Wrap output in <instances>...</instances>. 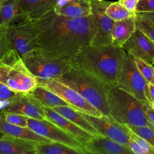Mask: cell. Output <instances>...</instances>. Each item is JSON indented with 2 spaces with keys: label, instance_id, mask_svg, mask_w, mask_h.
Segmentation results:
<instances>
[{
  "label": "cell",
  "instance_id": "obj_10",
  "mask_svg": "<svg viewBox=\"0 0 154 154\" xmlns=\"http://www.w3.org/2000/svg\"><path fill=\"white\" fill-rule=\"evenodd\" d=\"M28 127L37 134L52 141L66 144L78 150L81 154L87 153L84 145L46 119L37 120L29 117L28 119Z\"/></svg>",
  "mask_w": 154,
  "mask_h": 154
},
{
  "label": "cell",
  "instance_id": "obj_36",
  "mask_svg": "<svg viewBox=\"0 0 154 154\" xmlns=\"http://www.w3.org/2000/svg\"><path fill=\"white\" fill-rule=\"evenodd\" d=\"M139 0H119V2L128 11L136 13V8Z\"/></svg>",
  "mask_w": 154,
  "mask_h": 154
},
{
  "label": "cell",
  "instance_id": "obj_29",
  "mask_svg": "<svg viewBox=\"0 0 154 154\" xmlns=\"http://www.w3.org/2000/svg\"><path fill=\"white\" fill-rule=\"evenodd\" d=\"M128 135L134 140L146 152L147 154H154V146L137 134L133 132L126 124H122Z\"/></svg>",
  "mask_w": 154,
  "mask_h": 154
},
{
  "label": "cell",
  "instance_id": "obj_8",
  "mask_svg": "<svg viewBox=\"0 0 154 154\" xmlns=\"http://www.w3.org/2000/svg\"><path fill=\"white\" fill-rule=\"evenodd\" d=\"M38 84L57 94L73 109L88 115L101 117L103 114L76 91L56 79L37 78Z\"/></svg>",
  "mask_w": 154,
  "mask_h": 154
},
{
  "label": "cell",
  "instance_id": "obj_14",
  "mask_svg": "<svg viewBox=\"0 0 154 154\" xmlns=\"http://www.w3.org/2000/svg\"><path fill=\"white\" fill-rule=\"evenodd\" d=\"M122 48L134 57L141 58L153 64L154 42L140 30L136 28Z\"/></svg>",
  "mask_w": 154,
  "mask_h": 154
},
{
  "label": "cell",
  "instance_id": "obj_26",
  "mask_svg": "<svg viewBox=\"0 0 154 154\" xmlns=\"http://www.w3.org/2000/svg\"><path fill=\"white\" fill-rule=\"evenodd\" d=\"M106 14L114 21H119L135 16L136 13H132L126 10L119 1L111 2L105 10Z\"/></svg>",
  "mask_w": 154,
  "mask_h": 154
},
{
  "label": "cell",
  "instance_id": "obj_18",
  "mask_svg": "<svg viewBox=\"0 0 154 154\" xmlns=\"http://www.w3.org/2000/svg\"><path fill=\"white\" fill-rule=\"evenodd\" d=\"M37 143L5 135L0 139V154H37Z\"/></svg>",
  "mask_w": 154,
  "mask_h": 154
},
{
  "label": "cell",
  "instance_id": "obj_16",
  "mask_svg": "<svg viewBox=\"0 0 154 154\" xmlns=\"http://www.w3.org/2000/svg\"><path fill=\"white\" fill-rule=\"evenodd\" d=\"M46 119L75 138L83 145L89 141L93 134L84 130L51 108L45 106Z\"/></svg>",
  "mask_w": 154,
  "mask_h": 154
},
{
  "label": "cell",
  "instance_id": "obj_23",
  "mask_svg": "<svg viewBox=\"0 0 154 154\" xmlns=\"http://www.w3.org/2000/svg\"><path fill=\"white\" fill-rule=\"evenodd\" d=\"M51 109L91 134H99L96 128L82 115V114L73 108L64 105L56 106Z\"/></svg>",
  "mask_w": 154,
  "mask_h": 154
},
{
  "label": "cell",
  "instance_id": "obj_19",
  "mask_svg": "<svg viewBox=\"0 0 154 154\" xmlns=\"http://www.w3.org/2000/svg\"><path fill=\"white\" fill-rule=\"evenodd\" d=\"M0 131L6 135L31 141L37 143L52 141L37 134L28 127H21L8 123L5 120L4 112L2 110H0Z\"/></svg>",
  "mask_w": 154,
  "mask_h": 154
},
{
  "label": "cell",
  "instance_id": "obj_21",
  "mask_svg": "<svg viewBox=\"0 0 154 154\" xmlns=\"http://www.w3.org/2000/svg\"><path fill=\"white\" fill-rule=\"evenodd\" d=\"M58 14L70 19H78L91 14V0H69L61 7L54 8Z\"/></svg>",
  "mask_w": 154,
  "mask_h": 154
},
{
  "label": "cell",
  "instance_id": "obj_13",
  "mask_svg": "<svg viewBox=\"0 0 154 154\" xmlns=\"http://www.w3.org/2000/svg\"><path fill=\"white\" fill-rule=\"evenodd\" d=\"M45 106L29 93H19L11 99L10 104L4 108V112L20 114L28 117L43 120L46 119Z\"/></svg>",
  "mask_w": 154,
  "mask_h": 154
},
{
  "label": "cell",
  "instance_id": "obj_27",
  "mask_svg": "<svg viewBox=\"0 0 154 154\" xmlns=\"http://www.w3.org/2000/svg\"><path fill=\"white\" fill-rule=\"evenodd\" d=\"M136 28L146 34L154 42V23L141 13H136Z\"/></svg>",
  "mask_w": 154,
  "mask_h": 154
},
{
  "label": "cell",
  "instance_id": "obj_44",
  "mask_svg": "<svg viewBox=\"0 0 154 154\" xmlns=\"http://www.w3.org/2000/svg\"><path fill=\"white\" fill-rule=\"evenodd\" d=\"M153 84H154V78H153V82H152Z\"/></svg>",
  "mask_w": 154,
  "mask_h": 154
},
{
  "label": "cell",
  "instance_id": "obj_37",
  "mask_svg": "<svg viewBox=\"0 0 154 154\" xmlns=\"http://www.w3.org/2000/svg\"><path fill=\"white\" fill-rule=\"evenodd\" d=\"M129 143V147L133 152V153L135 154H147L146 152L144 151V150L131 137H129L128 140Z\"/></svg>",
  "mask_w": 154,
  "mask_h": 154
},
{
  "label": "cell",
  "instance_id": "obj_33",
  "mask_svg": "<svg viewBox=\"0 0 154 154\" xmlns=\"http://www.w3.org/2000/svg\"><path fill=\"white\" fill-rule=\"evenodd\" d=\"M154 12V0H139L136 13Z\"/></svg>",
  "mask_w": 154,
  "mask_h": 154
},
{
  "label": "cell",
  "instance_id": "obj_43",
  "mask_svg": "<svg viewBox=\"0 0 154 154\" xmlns=\"http://www.w3.org/2000/svg\"><path fill=\"white\" fill-rule=\"evenodd\" d=\"M149 103H150V106L152 107V108L154 109V100H152V101L150 102Z\"/></svg>",
  "mask_w": 154,
  "mask_h": 154
},
{
  "label": "cell",
  "instance_id": "obj_24",
  "mask_svg": "<svg viewBox=\"0 0 154 154\" xmlns=\"http://www.w3.org/2000/svg\"><path fill=\"white\" fill-rule=\"evenodd\" d=\"M29 94L37 99L44 106L53 108L58 106H70V105L47 88L37 85ZM71 107V106H70Z\"/></svg>",
  "mask_w": 154,
  "mask_h": 154
},
{
  "label": "cell",
  "instance_id": "obj_12",
  "mask_svg": "<svg viewBox=\"0 0 154 154\" xmlns=\"http://www.w3.org/2000/svg\"><path fill=\"white\" fill-rule=\"evenodd\" d=\"M81 113L92 124L99 134L129 147L128 143L129 136L122 125L114 120L111 116L103 115L101 117H97Z\"/></svg>",
  "mask_w": 154,
  "mask_h": 154
},
{
  "label": "cell",
  "instance_id": "obj_11",
  "mask_svg": "<svg viewBox=\"0 0 154 154\" xmlns=\"http://www.w3.org/2000/svg\"><path fill=\"white\" fill-rule=\"evenodd\" d=\"M111 2L91 0V15L96 30L90 45L93 46L111 44V32L114 20L105 13Z\"/></svg>",
  "mask_w": 154,
  "mask_h": 154
},
{
  "label": "cell",
  "instance_id": "obj_32",
  "mask_svg": "<svg viewBox=\"0 0 154 154\" xmlns=\"http://www.w3.org/2000/svg\"><path fill=\"white\" fill-rule=\"evenodd\" d=\"M11 49L7 34V28L0 27V61Z\"/></svg>",
  "mask_w": 154,
  "mask_h": 154
},
{
  "label": "cell",
  "instance_id": "obj_3",
  "mask_svg": "<svg viewBox=\"0 0 154 154\" xmlns=\"http://www.w3.org/2000/svg\"><path fill=\"white\" fill-rule=\"evenodd\" d=\"M109 115L121 124L133 126H147L154 130V126L147 119L143 110V101L126 90L116 85L107 93Z\"/></svg>",
  "mask_w": 154,
  "mask_h": 154
},
{
  "label": "cell",
  "instance_id": "obj_40",
  "mask_svg": "<svg viewBox=\"0 0 154 154\" xmlns=\"http://www.w3.org/2000/svg\"><path fill=\"white\" fill-rule=\"evenodd\" d=\"M144 16H146L148 19H149L153 23H154V12L149 13H141Z\"/></svg>",
  "mask_w": 154,
  "mask_h": 154
},
{
  "label": "cell",
  "instance_id": "obj_2",
  "mask_svg": "<svg viewBox=\"0 0 154 154\" xmlns=\"http://www.w3.org/2000/svg\"><path fill=\"white\" fill-rule=\"evenodd\" d=\"M122 48L111 44L82 46L70 60L73 67L96 79L108 88L117 85L123 54Z\"/></svg>",
  "mask_w": 154,
  "mask_h": 154
},
{
  "label": "cell",
  "instance_id": "obj_5",
  "mask_svg": "<svg viewBox=\"0 0 154 154\" xmlns=\"http://www.w3.org/2000/svg\"><path fill=\"white\" fill-rule=\"evenodd\" d=\"M0 81L20 93H29L38 84L37 78L27 68L19 53L12 48L0 61Z\"/></svg>",
  "mask_w": 154,
  "mask_h": 154
},
{
  "label": "cell",
  "instance_id": "obj_4",
  "mask_svg": "<svg viewBox=\"0 0 154 154\" xmlns=\"http://www.w3.org/2000/svg\"><path fill=\"white\" fill-rule=\"evenodd\" d=\"M56 79L76 91L105 116L109 115L107 93L109 88L88 74L73 67Z\"/></svg>",
  "mask_w": 154,
  "mask_h": 154
},
{
  "label": "cell",
  "instance_id": "obj_38",
  "mask_svg": "<svg viewBox=\"0 0 154 154\" xmlns=\"http://www.w3.org/2000/svg\"><path fill=\"white\" fill-rule=\"evenodd\" d=\"M11 102V99H0V110H3L8 106Z\"/></svg>",
  "mask_w": 154,
  "mask_h": 154
},
{
  "label": "cell",
  "instance_id": "obj_1",
  "mask_svg": "<svg viewBox=\"0 0 154 154\" xmlns=\"http://www.w3.org/2000/svg\"><path fill=\"white\" fill-rule=\"evenodd\" d=\"M38 35V49L56 58L71 60L85 45H90L96 28L92 15L70 19L54 9L32 21Z\"/></svg>",
  "mask_w": 154,
  "mask_h": 154
},
{
  "label": "cell",
  "instance_id": "obj_30",
  "mask_svg": "<svg viewBox=\"0 0 154 154\" xmlns=\"http://www.w3.org/2000/svg\"><path fill=\"white\" fill-rule=\"evenodd\" d=\"M135 133L143 137L154 146V130L147 126L128 125Z\"/></svg>",
  "mask_w": 154,
  "mask_h": 154
},
{
  "label": "cell",
  "instance_id": "obj_31",
  "mask_svg": "<svg viewBox=\"0 0 154 154\" xmlns=\"http://www.w3.org/2000/svg\"><path fill=\"white\" fill-rule=\"evenodd\" d=\"M4 117L5 120L10 124L21 127H28V119L29 117L27 116L14 112H4Z\"/></svg>",
  "mask_w": 154,
  "mask_h": 154
},
{
  "label": "cell",
  "instance_id": "obj_20",
  "mask_svg": "<svg viewBox=\"0 0 154 154\" xmlns=\"http://www.w3.org/2000/svg\"><path fill=\"white\" fill-rule=\"evenodd\" d=\"M135 15L114 22L111 32V45L113 46L122 48L135 31L136 29Z\"/></svg>",
  "mask_w": 154,
  "mask_h": 154
},
{
  "label": "cell",
  "instance_id": "obj_15",
  "mask_svg": "<svg viewBox=\"0 0 154 154\" xmlns=\"http://www.w3.org/2000/svg\"><path fill=\"white\" fill-rule=\"evenodd\" d=\"M85 147L87 153L133 154L129 147L100 134L93 135Z\"/></svg>",
  "mask_w": 154,
  "mask_h": 154
},
{
  "label": "cell",
  "instance_id": "obj_45",
  "mask_svg": "<svg viewBox=\"0 0 154 154\" xmlns=\"http://www.w3.org/2000/svg\"><path fill=\"white\" fill-rule=\"evenodd\" d=\"M97 1H105V0H97Z\"/></svg>",
  "mask_w": 154,
  "mask_h": 154
},
{
  "label": "cell",
  "instance_id": "obj_25",
  "mask_svg": "<svg viewBox=\"0 0 154 154\" xmlns=\"http://www.w3.org/2000/svg\"><path fill=\"white\" fill-rule=\"evenodd\" d=\"M36 151L37 154H81L75 149L55 141L37 143Z\"/></svg>",
  "mask_w": 154,
  "mask_h": 154
},
{
  "label": "cell",
  "instance_id": "obj_42",
  "mask_svg": "<svg viewBox=\"0 0 154 154\" xmlns=\"http://www.w3.org/2000/svg\"><path fill=\"white\" fill-rule=\"evenodd\" d=\"M5 135H6V134H5L4 133H3V132H2L1 131H0V139L2 138Z\"/></svg>",
  "mask_w": 154,
  "mask_h": 154
},
{
  "label": "cell",
  "instance_id": "obj_35",
  "mask_svg": "<svg viewBox=\"0 0 154 154\" xmlns=\"http://www.w3.org/2000/svg\"><path fill=\"white\" fill-rule=\"evenodd\" d=\"M143 106L147 119L154 126V109L147 101H143Z\"/></svg>",
  "mask_w": 154,
  "mask_h": 154
},
{
  "label": "cell",
  "instance_id": "obj_41",
  "mask_svg": "<svg viewBox=\"0 0 154 154\" xmlns=\"http://www.w3.org/2000/svg\"><path fill=\"white\" fill-rule=\"evenodd\" d=\"M5 1V0H0V11H1V7H2V5H3V4H4V2Z\"/></svg>",
  "mask_w": 154,
  "mask_h": 154
},
{
  "label": "cell",
  "instance_id": "obj_22",
  "mask_svg": "<svg viewBox=\"0 0 154 154\" xmlns=\"http://www.w3.org/2000/svg\"><path fill=\"white\" fill-rule=\"evenodd\" d=\"M28 13L29 19L33 21L55 8L59 0H19Z\"/></svg>",
  "mask_w": 154,
  "mask_h": 154
},
{
  "label": "cell",
  "instance_id": "obj_39",
  "mask_svg": "<svg viewBox=\"0 0 154 154\" xmlns=\"http://www.w3.org/2000/svg\"><path fill=\"white\" fill-rule=\"evenodd\" d=\"M148 87L149 90V93L151 100L152 101L154 100V84L151 82L148 83Z\"/></svg>",
  "mask_w": 154,
  "mask_h": 154
},
{
  "label": "cell",
  "instance_id": "obj_34",
  "mask_svg": "<svg viewBox=\"0 0 154 154\" xmlns=\"http://www.w3.org/2000/svg\"><path fill=\"white\" fill-rule=\"evenodd\" d=\"M19 93L13 90L4 83L0 81V99H12Z\"/></svg>",
  "mask_w": 154,
  "mask_h": 154
},
{
  "label": "cell",
  "instance_id": "obj_17",
  "mask_svg": "<svg viewBox=\"0 0 154 154\" xmlns=\"http://www.w3.org/2000/svg\"><path fill=\"white\" fill-rule=\"evenodd\" d=\"M28 19V13L19 0L4 1L0 11V27L8 28Z\"/></svg>",
  "mask_w": 154,
  "mask_h": 154
},
{
  "label": "cell",
  "instance_id": "obj_46",
  "mask_svg": "<svg viewBox=\"0 0 154 154\" xmlns=\"http://www.w3.org/2000/svg\"><path fill=\"white\" fill-rule=\"evenodd\" d=\"M153 65L154 66V61H153Z\"/></svg>",
  "mask_w": 154,
  "mask_h": 154
},
{
  "label": "cell",
  "instance_id": "obj_7",
  "mask_svg": "<svg viewBox=\"0 0 154 154\" xmlns=\"http://www.w3.org/2000/svg\"><path fill=\"white\" fill-rule=\"evenodd\" d=\"M117 86L141 101H152L148 82L138 71L134 57L125 51L119 72Z\"/></svg>",
  "mask_w": 154,
  "mask_h": 154
},
{
  "label": "cell",
  "instance_id": "obj_9",
  "mask_svg": "<svg viewBox=\"0 0 154 154\" xmlns=\"http://www.w3.org/2000/svg\"><path fill=\"white\" fill-rule=\"evenodd\" d=\"M7 34L11 48L22 58L38 49L37 32L32 21L29 19L7 28Z\"/></svg>",
  "mask_w": 154,
  "mask_h": 154
},
{
  "label": "cell",
  "instance_id": "obj_6",
  "mask_svg": "<svg viewBox=\"0 0 154 154\" xmlns=\"http://www.w3.org/2000/svg\"><path fill=\"white\" fill-rule=\"evenodd\" d=\"M22 58L37 78L57 79L72 67L70 60L51 57L39 49L29 52Z\"/></svg>",
  "mask_w": 154,
  "mask_h": 154
},
{
  "label": "cell",
  "instance_id": "obj_28",
  "mask_svg": "<svg viewBox=\"0 0 154 154\" xmlns=\"http://www.w3.org/2000/svg\"><path fill=\"white\" fill-rule=\"evenodd\" d=\"M134 61L138 71L143 78L148 83H152L154 78V66L137 57H134Z\"/></svg>",
  "mask_w": 154,
  "mask_h": 154
}]
</instances>
